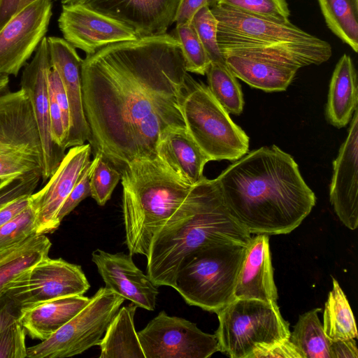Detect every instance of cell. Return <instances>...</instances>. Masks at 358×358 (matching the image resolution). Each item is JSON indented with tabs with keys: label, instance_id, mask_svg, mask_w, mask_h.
Returning a JSON list of instances; mask_svg holds the SVG:
<instances>
[{
	"label": "cell",
	"instance_id": "cell-14",
	"mask_svg": "<svg viewBox=\"0 0 358 358\" xmlns=\"http://www.w3.org/2000/svg\"><path fill=\"white\" fill-rule=\"evenodd\" d=\"M51 69L47 37H44L36 48L31 61L22 71L20 88L29 97L43 147L41 179L46 182L53 174L65 155V149L53 141L49 113L48 75Z\"/></svg>",
	"mask_w": 358,
	"mask_h": 358
},
{
	"label": "cell",
	"instance_id": "cell-44",
	"mask_svg": "<svg viewBox=\"0 0 358 358\" xmlns=\"http://www.w3.org/2000/svg\"><path fill=\"white\" fill-rule=\"evenodd\" d=\"M37 0H0V29L15 15Z\"/></svg>",
	"mask_w": 358,
	"mask_h": 358
},
{
	"label": "cell",
	"instance_id": "cell-5",
	"mask_svg": "<svg viewBox=\"0 0 358 358\" xmlns=\"http://www.w3.org/2000/svg\"><path fill=\"white\" fill-rule=\"evenodd\" d=\"M120 172L126 243L130 255L147 257L155 235L193 185L182 181L158 157L134 160Z\"/></svg>",
	"mask_w": 358,
	"mask_h": 358
},
{
	"label": "cell",
	"instance_id": "cell-45",
	"mask_svg": "<svg viewBox=\"0 0 358 358\" xmlns=\"http://www.w3.org/2000/svg\"><path fill=\"white\" fill-rule=\"evenodd\" d=\"M329 350L330 358L358 357V350L354 338L331 341Z\"/></svg>",
	"mask_w": 358,
	"mask_h": 358
},
{
	"label": "cell",
	"instance_id": "cell-4",
	"mask_svg": "<svg viewBox=\"0 0 358 358\" xmlns=\"http://www.w3.org/2000/svg\"><path fill=\"white\" fill-rule=\"evenodd\" d=\"M217 20V43L223 57L236 55L299 69L320 65L332 55L331 45L293 24L229 6L210 8Z\"/></svg>",
	"mask_w": 358,
	"mask_h": 358
},
{
	"label": "cell",
	"instance_id": "cell-43",
	"mask_svg": "<svg viewBox=\"0 0 358 358\" xmlns=\"http://www.w3.org/2000/svg\"><path fill=\"white\" fill-rule=\"evenodd\" d=\"M22 308L6 292L0 296V332L18 321Z\"/></svg>",
	"mask_w": 358,
	"mask_h": 358
},
{
	"label": "cell",
	"instance_id": "cell-34",
	"mask_svg": "<svg viewBox=\"0 0 358 358\" xmlns=\"http://www.w3.org/2000/svg\"><path fill=\"white\" fill-rule=\"evenodd\" d=\"M190 23L194 29L210 62H225L217 43V20L208 6L201 8Z\"/></svg>",
	"mask_w": 358,
	"mask_h": 358
},
{
	"label": "cell",
	"instance_id": "cell-7",
	"mask_svg": "<svg viewBox=\"0 0 358 358\" xmlns=\"http://www.w3.org/2000/svg\"><path fill=\"white\" fill-rule=\"evenodd\" d=\"M219 351L231 358H249L259 344L289 338V323L275 303L234 299L215 313Z\"/></svg>",
	"mask_w": 358,
	"mask_h": 358
},
{
	"label": "cell",
	"instance_id": "cell-27",
	"mask_svg": "<svg viewBox=\"0 0 358 358\" xmlns=\"http://www.w3.org/2000/svg\"><path fill=\"white\" fill-rule=\"evenodd\" d=\"M51 245L45 234H37L0 251V296L17 276L48 257Z\"/></svg>",
	"mask_w": 358,
	"mask_h": 358
},
{
	"label": "cell",
	"instance_id": "cell-32",
	"mask_svg": "<svg viewBox=\"0 0 358 358\" xmlns=\"http://www.w3.org/2000/svg\"><path fill=\"white\" fill-rule=\"evenodd\" d=\"M173 33L181 48L186 71L206 75L211 62L192 24H176Z\"/></svg>",
	"mask_w": 358,
	"mask_h": 358
},
{
	"label": "cell",
	"instance_id": "cell-24",
	"mask_svg": "<svg viewBox=\"0 0 358 358\" xmlns=\"http://www.w3.org/2000/svg\"><path fill=\"white\" fill-rule=\"evenodd\" d=\"M357 74L351 57L344 54L334 70L329 88L326 117L336 128L345 127L358 108Z\"/></svg>",
	"mask_w": 358,
	"mask_h": 358
},
{
	"label": "cell",
	"instance_id": "cell-18",
	"mask_svg": "<svg viewBox=\"0 0 358 358\" xmlns=\"http://www.w3.org/2000/svg\"><path fill=\"white\" fill-rule=\"evenodd\" d=\"M47 43L51 66L62 80L69 104L70 129L65 148L83 145L90 136L83 102V59L76 48L64 38L47 37Z\"/></svg>",
	"mask_w": 358,
	"mask_h": 358
},
{
	"label": "cell",
	"instance_id": "cell-41",
	"mask_svg": "<svg viewBox=\"0 0 358 358\" xmlns=\"http://www.w3.org/2000/svg\"><path fill=\"white\" fill-rule=\"evenodd\" d=\"M48 88L53 94L60 108L66 142L70 129L69 104L62 80L57 71L52 66L48 75Z\"/></svg>",
	"mask_w": 358,
	"mask_h": 358
},
{
	"label": "cell",
	"instance_id": "cell-28",
	"mask_svg": "<svg viewBox=\"0 0 358 358\" xmlns=\"http://www.w3.org/2000/svg\"><path fill=\"white\" fill-rule=\"evenodd\" d=\"M322 327L330 341L357 337L355 317L348 300L334 278L324 305Z\"/></svg>",
	"mask_w": 358,
	"mask_h": 358
},
{
	"label": "cell",
	"instance_id": "cell-22",
	"mask_svg": "<svg viewBox=\"0 0 358 358\" xmlns=\"http://www.w3.org/2000/svg\"><path fill=\"white\" fill-rule=\"evenodd\" d=\"M157 157L182 181L194 185L203 177V169L210 159L187 129L163 133L157 147Z\"/></svg>",
	"mask_w": 358,
	"mask_h": 358
},
{
	"label": "cell",
	"instance_id": "cell-13",
	"mask_svg": "<svg viewBox=\"0 0 358 358\" xmlns=\"http://www.w3.org/2000/svg\"><path fill=\"white\" fill-rule=\"evenodd\" d=\"M52 0H37L0 29V74L17 76L45 37Z\"/></svg>",
	"mask_w": 358,
	"mask_h": 358
},
{
	"label": "cell",
	"instance_id": "cell-1",
	"mask_svg": "<svg viewBox=\"0 0 358 358\" xmlns=\"http://www.w3.org/2000/svg\"><path fill=\"white\" fill-rule=\"evenodd\" d=\"M81 80L89 143L120 171L134 160L157 157L163 133L187 129L182 106L194 78L171 34L117 43L86 55Z\"/></svg>",
	"mask_w": 358,
	"mask_h": 358
},
{
	"label": "cell",
	"instance_id": "cell-3",
	"mask_svg": "<svg viewBox=\"0 0 358 358\" xmlns=\"http://www.w3.org/2000/svg\"><path fill=\"white\" fill-rule=\"evenodd\" d=\"M251 238L227 210L215 179L203 176L153 238L147 275L157 287L174 288L180 266L190 253L213 244L247 246Z\"/></svg>",
	"mask_w": 358,
	"mask_h": 358
},
{
	"label": "cell",
	"instance_id": "cell-11",
	"mask_svg": "<svg viewBox=\"0 0 358 358\" xmlns=\"http://www.w3.org/2000/svg\"><path fill=\"white\" fill-rule=\"evenodd\" d=\"M90 285L81 266L47 257L11 281L6 293L22 308L73 295H83Z\"/></svg>",
	"mask_w": 358,
	"mask_h": 358
},
{
	"label": "cell",
	"instance_id": "cell-26",
	"mask_svg": "<svg viewBox=\"0 0 358 358\" xmlns=\"http://www.w3.org/2000/svg\"><path fill=\"white\" fill-rule=\"evenodd\" d=\"M136 308L133 303L120 308L99 345L100 358H145L134 327Z\"/></svg>",
	"mask_w": 358,
	"mask_h": 358
},
{
	"label": "cell",
	"instance_id": "cell-35",
	"mask_svg": "<svg viewBox=\"0 0 358 358\" xmlns=\"http://www.w3.org/2000/svg\"><path fill=\"white\" fill-rule=\"evenodd\" d=\"M35 234H37L36 215L30 202L29 206L20 214L0 227V251Z\"/></svg>",
	"mask_w": 358,
	"mask_h": 358
},
{
	"label": "cell",
	"instance_id": "cell-36",
	"mask_svg": "<svg viewBox=\"0 0 358 358\" xmlns=\"http://www.w3.org/2000/svg\"><path fill=\"white\" fill-rule=\"evenodd\" d=\"M217 4L278 21H289L286 0H217Z\"/></svg>",
	"mask_w": 358,
	"mask_h": 358
},
{
	"label": "cell",
	"instance_id": "cell-21",
	"mask_svg": "<svg viewBox=\"0 0 358 358\" xmlns=\"http://www.w3.org/2000/svg\"><path fill=\"white\" fill-rule=\"evenodd\" d=\"M234 296L277 303L278 292L268 235L257 234L247 245L236 282Z\"/></svg>",
	"mask_w": 358,
	"mask_h": 358
},
{
	"label": "cell",
	"instance_id": "cell-42",
	"mask_svg": "<svg viewBox=\"0 0 358 358\" xmlns=\"http://www.w3.org/2000/svg\"><path fill=\"white\" fill-rule=\"evenodd\" d=\"M217 0H180L174 22L176 24L190 22L194 14L202 7L210 8L217 5Z\"/></svg>",
	"mask_w": 358,
	"mask_h": 358
},
{
	"label": "cell",
	"instance_id": "cell-25",
	"mask_svg": "<svg viewBox=\"0 0 358 358\" xmlns=\"http://www.w3.org/2000/svg\"><path fill=\"white\" fill-rule=\"evenodd\" d=\"M229 69L237 78L252 87L266 92L287 90L299 69L246 57H224Z\"/></svg>",
	"mask_w": 358,
	"mask_h": 358
},
{
	"label": "cell",
	"instance_id": "cell-8",
	"mask_svg": "<svg viewBox=\"0 0 358 358\" xmlns=\"http://www.w3.org/2000/svg\"><path fill=\"white\" fill-rule=\"evenodd\" d=\"M182 109L187 132L210 161L234 162L248 152V136L204 83L194 79Z\"/></svg>",
	"mask_w": 358,
	"mask_h": 358
},
{
	"label": "cell",
	"instance_id": "cell-17",
	"mask_svg": "<svg viewBox=\"0 0 358 358\" xmlns=\"http://www.w3.org/2000/svg\"><path fill=\"white\" fill-rule=\"evenodd\" d=\"M358 109V108H357ZM348 134L333 162L329 200L342 223L351 230L358 226V110Z\"/></svg>",
	"mask_w": 358,
	"mask_h": 358
},
{
	"label": "cell",
	"instance_id": "cell-10",
	"mask_svg": "<svg viewBox=\"0 0 358 358\" xmlns=\"http://www.w3.org/2000/svg\"><path fill=\"white\" fill-rule=\"evenodd\" d=\"M124 299L101 287L71 320L40 343L27 348V358H64L99 345Z\"/></svg>",
	"mask_w": 358,
	"mask_h": 358
},
{
	"label": "cell",
	"instance_id": "cell-47",
	"mask_svg": "<svg viewBox=\"0 0 358 358\" xmlns=\"http://www.w3.org/2000/svg\"><path fill=\"white\" fill-rule=\"evenodd\" d=\"M8 83V76L0 74V94L7 91Z\"/></svg>",
	"mask_w": 358,
	"mask_h": 358
},
{
	"label": "cell",
	"instance_id": "cell-2",
	"mask_svg": "<svg viewBox=\"0 0 358 358\" xmlns=\"http://www.w3.org/2000/svg\"><path fill=\"white\" fill-rule=\"evenodd\" d=\"M215 180L227 210L250 234H289L316 203L297 163L275 145L248 152Z\"/></svg>",
	"mask_w": 358,
	"mask_h": 358
},
{
	"label": "cell",
	"instance_id": "cell-30",
	"mask_svg": "<svg viewBox=\"0 0 358 358\" xmlns=\"http://www.w3.org/2000/svg\"><path fill=\"white\" fill-rule=\"evenodd\" d=\"M329 29L358 52V0H318Z\"/></svg>",
	"mask_w": 358,
	"mask_h": 358
},
{
	"label": "cell",
	"instance_id": "cell-33",
	"mask_svg": "<svg viewBox=\"0 0 358 358\" xmlns=\"http://www.w3.org/2000/svg\"><path fill=\"white\" fill-rule=\"evenodd\" d=\"M90 178V196L103 206L110 199L121 179V172L106 161L99 152L95 153Z\"/></svg>",
	"mask_w": 358,
	"mask_h": 358
},
{
	"label": "cell",
	"instance_id": "cell-39",
	"mask_svg": "<svg viewBox=\"0 0 358 358\" xmlns=\"http://www.w3.org/2000/svg\"><path fill=\"white\" fill-rule=\"evenodd\" d=\"M93 165L94 162L92 160L62 204L57 217L59 224L83 200L90 196V178Z\"/></svg>",
	"mask_w": 358,
	"mask_h": 358
},
{
	"label": "cell",
	"instance_id": "cell-48",
	"mask_svg": "<svg viewBox=\"0 0 358 358\" xmlns=\"http://www.w3.org/2000/svg\"><path fill=\"white\" fill-rule=\"evenodd\" d=\"M87 0H61L62 5L84 4Z\"/></svg>",
	"mask_w": 358,
	"mask_h": 358
},
{
	"label": "cell",
	"instance_id": "cell-9",
	"mask_svg": "<svg viewBox=\"0 0 358 358\" xmlns=\"http://www.w3.org/2000/svg\"><path fill=\"white\" fill-rule=\"evenodd\" d=\"M43 147L30 100L24 91L0 94V179L42 171Z\"/></svg>",
	"mask_w": 358,
	"mask_h": 358
},
{
	"label": "cell",
	"instance_id": "cell-20",
	"mask_svg": "<svg viewBox=\"0 0 358 358\" xmlns=\"http://www.w3.org/2000/svg\"><path fill=\"white\" fill-rule=\"evenodd\" d=\"M92 260L107 288L137 307L155 310L157 286L135 265L131 255L112 254L97 249L92 252Z\"/></svg>",
	"mask_w": 358,
	"mask_h": 358
},
{
	"label": "cell",
	"instance_id": "cell-37",
	"mask_svg": "<svg viewBox=\"0 0 358 358\" xmlns=\"http://www.w3.org/2000/svg\"><path fill=\"white\" fill-rule=\"evenodd\" d=\"M41 179L40 170L8 179L0 187V208L16 199L31 195Z\"/></svg>",
	"mask_w": 358,
	"mask_h": 358
},
{
	"label": "cell",
	"instance_id": "cell-31",
	"mask_svg": "<svg viewBox=\"0 0 358 358\" xmlns=\"http://www.w3.org/2000/svg\"><path fill=\"white\" fill-rule=\"evenodd\" d=\"M208 87L215 99L230 114L238 115L244 99L237 78L225 62H212L206 73Z\"/></svg>",
	"mask_w": 358,
	"mask_h": 358
},
{
	"label": "cell",
	"instance_id": "cell-15",
	"mask_svg": "<svg viewBox=\"0 0 358 358\" xmlns=\"http://www.w3.org/2000/svg\"><path fill=\"white\" fill-rule=\"evenodd\" d=\"M58 25L64 38L86 55L111 44L138 38L127 26L85 4L62 5Z\"/></svg>",
	"mask_w": 358,
	"mask_h": 358
},
{
	"label": "cell",
	"instance_id": "cell-46",
	"mask_svg": "<svg viewBox=\"0 0 358 358\" xmlns=\"http://www.w3.org/2000/svg\"><path fill=\"white\" fill-rule=\"evenodd\" d=\"M30 196L16 199L0 208V227L14 219L29 206Z\"/></svg>",
	"mask_w": 358,
	"mask_h": 358
},
{
	"label": "cell",
	"instance_id": "cell-16",
	"mask_svg": "<svg viewBox=\"0 0 358 358\" xmlns=\"http://www.w3.org/2000/svg\"><path fill=\"white\" fill-rule=\"evenodd\" d=\"M92 151L90 143L70 148L45 186L30 196L38 234L52 233L59 226V210L91 162Z\"/></svg>",
	"mask_w": 358,
	"mask_h": 358
},
{
	"label": "cell",
	"instance_id": "cell-12",
	"mask_svg": "<svg viewBox=\"0 0 358 358\" xmlns=\"http://www.w3.org/2000/svg\"><path fill=\"white\" fill-rule=\"evenodd\" d=\"M137 333L145 358H208L219 351L215 334L164 310Z\"/></svg>",
	"mask_w": 358,
	"mask_h": 358
},
{
	"label": "cell",
	"instance_id": "cell-23",
	"mask_svg": "<svg viewBox=\"0 0 358 358\" xmlns=\"http://www.w3.org/2000/svg\"><path fill=\"white\" fill-rule=\"evenodd\" d=\"M90 300L83 295L50 300L22 310L19 321L32 338L42 341L76 316Z\"/></svg>",
	"mask_w": 358,
	"mask_h": 358
},
{
	"label": "cell",
	"instance_id": "cell-6",
	"mask_svg": "<svg viewBox=\"0 0 358 358\" xmlns=\"http://www.w3.org/2000/svg\"><path fill=\"white\" fill-rule=\"evenodd\" d=\"M246 247L234 243L202 247L182 261L174 289L190 306L216 313L234 299Z\"/></svg>",
	"mask_w": 358,
	"mask_h": 358
},
{
	"label": "cell",
	"instance_id": "cell-40",
	"mask_svg": "<svg viewBox=\"0 0 358 358\" xmlns=\"http://www.w3.org/2000/svg\"><path fill=\"white\" fill-rule=\"evenodd\" d=\"M249 358H302L289 338L257 345Z\"/></svg>",
	"mask_w": 358,
	"mask_h": 358
},
{
	"label": "cell",
	"instance_id": "cell-19",
	"mask_svg": "<svg viewBox=\"0 0 358 358\" xmlns=\"http://www.w3.org/2000/svg\"><path fill=\"white\" fill-rule=\"evenodd\" d=\"M180 0H87L88 8L131 29L138 38L164 34Z\"/></svg>",
	"mask_w": 358,
	"mask_h": 358
},
{
	"label": "cell",
	"instance_id": "cell-29",
	"mask_svg": "<svg viewBox=\"0 0 358 358\" xmlns=\"http://www.w3.org/2000/svg\"><path fill=\"white\" fill-rule=\"evenodd\" d=\"M312 309L299 317L290 332L289 341L296 347L302 358H330V340L326 336L318 313Z\"/></svg>",
	"mask_w": 358,
	"mask_h": 358
},
{
	"label": "cell",
	"instance_id": "cell-38",
	"mask_svg": "<svg viewBox=\"0 0 358 358\" xmlns=\"http://www.w3.org/2000/svg\"><path fill=\"white\" fill-rule=\"evenodd\" d=\"M25 332L19 320L0 332V358H27Z\"/></svg>",
	"mask_w": 358,
	"mask_h": 358
}]
</instances>
